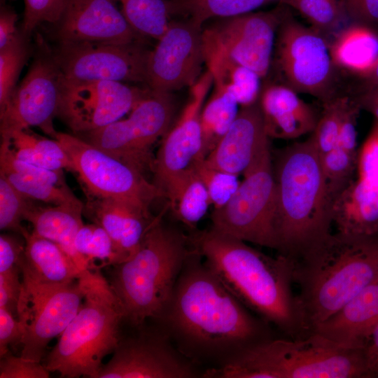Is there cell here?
I'll list each match as a JSON object with an SVG mask.
<instances>
[{"instance_id": "1", "label": "cell", "mask_w": 378, "mask_h": 378, "mask_svg": "<svg viewBox=\"0 0 378 378\" xmlns=\"http://www.w3.org/2000/svg\"><path fill=\"white\" fill-rule=\"evenodd\" d=\"M176 346L197 365L216 366L244 347L272 335L190 246L173 292L155 319Z\"/></svg>"}, {"instance_id": "2", "label": "cell", "mask_w": 378, "mask_h": 378, "mask_svg": "<svg viewBox=\"0 0 378 378\" xmlns=\"http://www.w3.org/2000/svg\"><path fill=\"white\" fill-rule=\"evenodd\" d=\"M188 239L206 267L248 309L284 336H306L293 291L291 259L270 256L211 227Z\"/></svg>"}, {"instance_id": "3", "label": "cell", "mask_w": 378, "mask_h": 378, "mask_svg": "<svg viewBox=\"0 0 378 378\" xmlns=\"http://www.w3.org/2000/svg\"><path fill=\"white\" fill-rule=\"evenodd\" d=\"M378 275V237L330 233L293 260V281L305 335Z\"/></svg>"}, {"instance_id": "4", "label": "cell", "mask_w": 378, "mask_h": 378, "mask_svg": "<svg viewBox=\"0 0 378 378\" xmlns=\"http://www.w3.org/2000/svg\"><path fill=\"white\" fill-rule=\"evenodd\" d=\"M275 161L276 251L294 260L331 233L332 202L311 136L279 150Z\"/></svg>"}, {"instance_id": "5", "label": "cell", "mask_w": 378, "mask_h": 378, "mask_svg": "<svg viewBox=\"0 0 378 378\" xmlns=\"http://www.w3.org/2000/svg\"><path fill=\"white\" fill-rule=\"evenodd\" d=\"M205 378H369L363 349L342 346L312 332L270 337L207 368Z\"/></svg>"}, {"instance_id": "6", "label": "cell", "mask_w": 378, "mask_h": 378, "mask_svg": "<svg viewBox=\"0 0 378 378\" xmlns=\"http://www.w3.org/2000/svg\"><path fill=\"white\" fill-rule=\"evenodd\" d=\"M190 251L188 237L158 217L137 251L110 267L108 280L124 320L140 326L167 304Z\"/></svg>"}, {"instance_id": "7", "label": "cell", "mask_w": 378, "mask_h": 378, "mask_svg": "<svg viewBox=\"0 0 378 378\" xmlns=\"http://www.w3.org/2000/svg\"><path fill=\"white\" fill-rule=\"evenodd\" d=\"M124 320L121 306L100 269L90 270L83 302L44 361L62 377L98 378L102 360L114 351Z\"/></svg>"}, {"instance_id": "8", "label": "cell", "mask_w": 378, "mask_h": 378, "mask_svg": "<svg viewBox=\"0 0 378 378\" xmlns=\"http://www.w3.org/2000/svg\"><path fill=\"white\" fill-rule=\"evenodd\" d=\"M230 200L211 214V228L256 245L277 250L274 230L276 182L270 145L243 174Z\"/></svg>"}, {"instance_id": "9", "label": "cell", "mask_w": 378, "mask_h": 378, "mask_svg": "<svg viewBox=\"0 0 378 378\" xmlns=\"http://www.w3.org/2000/svg\"><path fill=\"white\" fill-rule=\"evenodd\" d=\"M174 104L172 93L149 90L125 119L80 137L144 174L153 171L151 148L169 127Z\"/></svg>"}, {"instance_id": "10", "label": "cell", "mask_w": 378, "mask_h": 378, "mask_svg": "<svg viewBox=\"0 0 378 378\" xmlns=\"http://www.w3.org/2000/svg\"><path fill=\"white\" fill-rule=\"evenodd\" d=\"M90 270L68 284H45L22 274L18 319L24 326L20 356L41 362L48 344L59 336L78 312Z\"/></svg>"}, {"instance_id": "11", "label": "cell", "mask_w": 378, "mask_h": 378, "mask_svg": "<svg viewBox=\"0 0 378 378\" xmlns=\"http://www.w3.org/2000/svg\"><path fill=\"white\" fill-rule=\"evenodd\" d=\"M55 139L68 155L87 197L120 200L150 214V204L162 197L142 173L83 139L57 132Z\"/></svg>"}, {"instance_id": "12", "label": "cell", "mask_w": 378, "mask_h": 378, "mask_svg": "<svg viewBox=\"0 0 378 378\" xmlns=\"http://www.w3.org/2000/svg\"><path fill=\"white\" fill-rule=\"evenodd\" d=\"M35 42L28 71L0 112L1 141L31 127H39L55 139L57 134L53 119L57 115L62 74L43 37L38 34Z\"/></svg>"}, {"instance_id": "13", "label": "cell", "mask_w": 378, "mask_h": 378, "mask_svg": "<svg viewBox=\"0 0 378 378\" xmlns=\"http://www.w3.org/2000/svg\"><path fill=\"white\" fill-rule=\"evenodd\" d=\"M277 66L286 85L323 103L335 95L330 46L323 34L284 15L276 41Z\"/></svg>"}, {"instance_id": "14", "label": "cell", "mask_w": 378, "mask_h": 378, "mask_svg": "<svg viewBox=\"0 0 378 378\" xmlns=\"http://www.w3.org/2000/svg\"><path fill=\"white\" fill-rule=\"evenodd\" d=\"M53 57L65 78L111 80L146 85L150 50L144 42L127 44L77 42L56 43ZM147 87V86H146Z\"/></svg>"}, {"instance_id": "15", "label": "cell", "mask_w": 378, "mask_h": 378, "mask_svg": "<svg viewBox=\"0 0 378 378\" xmlns=\"http://www.w3.org/2000/svg\"><path fill=\"white\" fill-rule=\"evenodd\" d=\"M149 90L111 80H73L62 75L57 116L74 133H88L122 118Z\"/></svg>"}, {"instance_id": "16", "label": "cell", "mask_w": 378, "mask_h": 378, "mask_svg": "<svg viewBox=\"0 0 378 378\" xmlns=\"http://www.w3.org/2000/svg\"><path fill=\"white\" fill-rule=\"evenodd\" d=\"M203 27L190 18L171 22L150 50L147 88L171 93L196 83L204 63Z\"/></svg>"}, {"instance_id": "17", "label": "cell", "mask_w": 378, "mask_h": 378, "mask_svg": "<svg viewBox=\"0 0 378 378\" xmlns=\"http://www.w3.org/2000/svg\"><path fill=\"white\" fill-rule=\"evenodd\" d=\"M212 85V75L207 70L190 87L188 102L176 124L166 134L154 159L153 183L162 197H167L181 177L197 160L204 159L201 113Z\"/></svg>"}, {"instance_id": "18", "label": "cell", "mask_w": 378, "mask_h": 378, "mask_svg": "<svg viewBox=\"0 0 378 378\" xmlns=\"http://www.w3.org/2000/svg\"><path fill=\"white\" fill-rule=\"evenodd\" d=\"M284 15L281 9H275L220 18L203 27V39L262 78L270 69L276 33Z\"/></svg>"}, {"instance_id": "19", "label": "cell", "mask_w": 378, "mask_h": 378, "mask_svg": "<svg viewBox=\"0 0 378 378\" xmlns=\"http://www.w3.org/2000/svg\"><path fill=\"white\" fill-rule=\"evenodd\" d=\"M98 378H195L202 372L162 330L120 340Z\"/></svg>"}, {"instance_id": "20", "label": "cell", "mask_w": 378, "mask_h": 378, "mask_svg": "<svg viewBox=\"0 0 378 378\" xmlns=\"http://www.w3.org/2000/svg\"><path fill=\"white\" fill-rule=\"evenodd\" d=\"M57 43L144 42L125 18L117 0H66L59 20L50 25Z\"/></svg>"}, {"instance_id": "21", "label": "cell", "mask_w": 378, "mask_h": 378, "mask_svg": "<svg viewBox=\"0 0 378 378\" xmlns=\"http://www.w3.org/2000/svg\"><path fill=\"white\" fill-rule=\"evenodd\" d=\"M258 102L241 106L234 122L204 159L213 169L239 176L270 145Z\"/></svg>"}, {"instance_id": "22", "label": "cell", "mask_w": 378, "mask_h": 378, "mask_svg": "<svg viewBox=\"0 0 378 378\" xmlns=\"http://www.w3.org/2000/svg\"><path fill=\"white\" fill-rule=\"evenodd\" d=\"M377 327L378 275L312 332L344 347L363 349Z\"/></svg>"}, {"instance_id": "23", "label": "cell", "mask_w": 378, "mask_h": 378, "mask_svg": "<svg viewBox=\"0 0 378 378\" xmlns=\"http://www.w3.org/2000/svg\"><path fill=\"white\" fill-rule=\"evenodd\" d=\"M83 213L106 231L124 261L137 251L158 218L111 198L88 197Z\"/></svg>"}, {"instance_id": "24", "label": "cell", "mask_w": 378, "mask_h": 378, "mask_svg": "<svg viewBox=\"0 0 378 378\" xmlns=\"http://www.w3.org/2000/svg\"><path fill=\"white\" fill-rule=\"evenodd\" d=\"M259 105L268 136L295 139L312 133L319 115L286 85H270L260 93Z\"/></svg>"}, {"instance_id": "25", "label": "cell", "mask_w": 378, "mask_h": 378, "mask_svg": "<svg viewBox=\"0 0 378 378\" xmlns=\"http://www.w3.org/2000/svg\"><path fill=\"white\" fill-rule=\"evenodd\" d=\"M24 252L20 262L22 274L45 284H64L80 278V270L74 260L56 243L22 227Z\"/></svg>"}, {"instance_id": "26", "label": "cell", "mask_w": 378, "mask_h": 378, "mask_svg": "<svg viewBox=\"0 0 378 378\" xmlns=\"http://www.w3.org/2000/svg\"><path fill=\"white\" fill-rule=\"evenodd\" d=\"M332 220L337 232L378 237V189L354 179L333 201Z\"/></svg>"}, {"instance_id": "27", "label": "cell", "mask_w": 378, "mask_h": 378, "mask_svg": "<svg viewBox=\"0 0 378 378\" xmlns=\"http://www.w3.org/2000/svg\"><path fill=\"white\" fill-rule=\"evenodd\" d=\"M84 205H57L41 207L34 204L24 216L32 226L31 231L59 245L82 270H90L85 260L78 253L75 239L84 225Z\"/></svg>"}, {"instance_id": "28", "label": "cell", "mask_w": 378, "mask_h": 378, "mask_svg": "<svg viewBox=\"0 0 378 378\" xmlns=\"http://www.w3.org/2000/svg\"><path fill=\"white\" fill-rule=\"evenodd\" d=\"M204 63L212 75L214 88L231 95L241 106L258 102L260 79L253 71L237 64L220 49L203 40Z\"/></svg>"}, {"instance_id": "29", "label": "cell", "mask_w": 378, "mask_h": 378, "mask_svg": "<svg viewBox=\"0 0 378 378\" xmlns=\"http://www.w3.org/2000/svg\"><path fill=\"white\" fill-rule=\"evenodd\" d=\"M334 66L364 77L378 58V36L363 24L340 31L330 46Z\"/></svg>"}, {"instance_id": "30", "label": "cell", "mask_w": 378, "mask_h": 378, "mask_svg": "<svg viewBox=\"0 0 378 378\" xmlns=\"http://www.w3.org/2000/svg\"><path fill=\"white\" fill-rule=\"evenodd\" d=\"M6 144L18 159L51 170L73 172L71 162L57 139L33 132L30 128L14 132Z\"/></svg>"}, {"instance_id": "31", "label": "cell", "mask_w": 378, "mask_h": 378, "mask_svg": "<svg viewBox=\"0 0 378 378\" xmlns=\"http://www.w3.org/2000/svg\"><path fill=\"white\" fill-rule=\"evenodd\" d=\"M167 198L177 218L191 227L204 217L211 204L206 187L193 166L181 177Z\"/></svg>"}, {"instance_id": "32", "label": "cell", "mask_w": 378, "mask_h": 378, "mask_svg": "<svg viewBox=\"0 0 378 378\" xmlns=\"http://www.w3.org/2000/svg\"><path fill=\"white\" fill-rule=\"evenodd\" d=\"M130 26L144 38L157 41L172 20L170 0H117Z\"/></svg>"}, {"instance_id": "33", "label": "cell", "mask_w": 378, "mask_h": 378, "mask_svg": "<svg viewBox=\"0 0 378 378\" xmlns=\"http://www.w3.org/2000/svg\"><path fill=\"white\" fill-rule=\"evenodd\" d=\"M238 105L237 101L225 90L214 88L213 93L201 113L204 158L234 122L239 112Z\"/></svg>"}, {"instance_id": "34", "label": "cell", "mask_w": 378, "mask_h": 378, "mask_svg": "<svg viewBox=\"0 0 378 378\" xmlns=\"http://www.w3.org/2000/svg\"><path fill=\"white\" fill-rule=\"evenodd\" d=\"M272 0H170L172 17L190 18L204 25L211 19L253 11Z\"/></svg>"}, {"instance_id": "35", "label": "cell", "mask_w": 378, "mask_h": 378, "mask_svg": "<svg viewBox=\"0 0 378 378\" xmlns=\"http://www.w3.org/2000/svg\"><path fill=\"white\" fill-rule=\"evenodd\" d=\"M75 246L78 253L85 260L90 270L111 267L124 261L115 244L100 225L93 223L83 225L78 230Z\"/></svg>"}, {"instance_id": "36", "label": "cell", "mask_w": 378, "mask_h": 378, "mask_svg": "<svg viewBox=\"0 0 378 378\" xmlns=\"http://www.w3.org/2000/svg\"><path fill=\"white\" fill-rule=\"evenodd\" d=\"M34 48L30 39L22 31L10 43L0 49V112L7 105L17 86L22 69Z\"/></svg>"}, {"instance_id": "37", "label": "cell", "mask_w": 378, "mask_h": 378, "mask_svg": "<svg viewBox=\"0 0 378 378\" xmlns=\"http://www.w3.org/2000/svg\"><path fill=\"white\" fill-rule=\"evenodd\" d=\"M19 192L31 200H39L53 206L83 205L69 187H60L37 178L8 170H0Z\"/></svg>"}, {"instance_id": "38", "label": "cell", "mask_w": 378, "mask_h": 378, "mask_svg": "<svg viewBox=\"0 0 378 378\" xmlns=\"http://www.w3.org/2000/svg\"><path fill=\"white\" fill-rule=\"evenodd\" d=\"M357 157L337 146L320 155L326 188L332 202L354 179Z\"/></svg>"}, {"instance_id": "39", "label": "cell", "mask_w": 378, "mask_h": 378, "mask_svg": "<svg viewBox=\"0 0 378 378\" xmlns=\"http://www.w3.org/2000/svg\"><path fill=\"white\" fill-rule=\"evenodd\" d=\"M305 18L312 27L321 32L338 27L346 13L344 0H280Z\"/></svg>"}, {"instance_id": "40", "label": "cell", "mask_w": 378, "mask_h": 378, "mask_svg": "<svg viewBox=\"0 0 378 378\" xmlns=\"http://www.w3.org/2000/svg\"><path fill=\"white\" fill-rule=\"evenodd\" d=\"M349 98L335 96L323 103V112L310 136L320 155L336 147L342 114Z\"/></svg>"}, {"instance_id": "41", "label": "cell", "mask_w": 378, "mask_h": 378, "mask_svg": "<svg viewBox=\"0 0 378 378\" xmlns=\"http://www.w3.org/2000/svg\"><path fill=\"white\" fill-rule=\"evenodd\" d=\"M0 175V229L20 233L24 216L33 204Z\"/></svg>"}, {"instance_id": "42", "label": "cell", "mask_w": 378, "mask_h": 378, "mask_svg": "<svg viewBox=\"0 0 378 378\" xmlns=\"http://www.w3.org/2000/svg\"><path fill=\"white\" fill-rule=\"evenodd\" d=\"M193 167L204 183L214 209L225 205L240 184L239 176L211 168L204 164V159L197 160Z\"/></svg>"}, {"instance_id": "43", "label": "cell", "mask_w": 378, "mask_h": 378, "mask_svg": "<svg viewBox=\"0 0 378 378\" xmlns=\"http://www.w3.org/2000/svg\"><path fill=\"white\" fill-rule=\"evenodd\" d=\"M66 0H24V10L20 31L30 39L43 24L52 25L61 17Z\"/></svg>"}, {"instance_id": "44", "label": "cell", "mask_w": 378, "mask_h": 378, "mask_svg": "<svg viewBox=\"0 0 378 378\" xmlns=\"http://www.w3.org/2000/svg\"><path fill=\"white\" fill-rule=\"evenodd\" d=\"M0 170H8L44 180L60 187H68L63 171L41 167L17 158L6 144L0 146Z\"/></svg>"}, {"instance_id": "45", "label": "cell", "mask_w": 378, "mask_h": 378, "mask_svg": "<svg viewBox=\"0 0 378 378\" xmlns=\"http://www.w3.org/2000/svg\"><path fill=\"white\" fill-rule=\"evenodd\" d=\"M359 180L378 189V122L373 125L361 148L358 151L357 168Z\"/></svg>"}, {"instance_id": "46", "label": "cell", "mask_w": 378, "mask_h": 378, "mask_svg": "<svg viewBox=\"0 0 378 378\" xmlns=\"http://www.w3.org/2000/svg\"><path fill=\"white\" fill-rule=\"evenodd\" d=\"M50 372L41 362L13 355L1 356L0 378H48Z\"/></svg>"}, {"instance_id": "47", "label": "cell", "mask_w": 378, "mask_h": 378, "mask_svg": "<svg viewBox=\"0 0 378 378\" xmlns=\"http://www.w3.org/2000/svg\"><path fill=\"white\" fill-rule=\"evenodd\" d=\"M360 109L356 101L349 98L342 114L336 146L355 155L358 151L356 127Z\"/></svg>"}, {"instance_id": "48", "label": "cell", "mask_w": 378, "mask_h": 378, "mask_svg": "<svg viewBox=\"0 0 378 378\" xmlns=\"http://www.w3.org/2000/svg\"><path fill=\"white\" fill-rule=\"evenodd\" d=\"M21 274L20 266L0 273V308L6 309L18 318L22 288V279L20 278Z\"/></svg>"}, {"instance_id": "49", "label": "cell", "mask_w": 378, "mask_h": 378, "mask_svg": "<svg viewBox=\"0 0 378 378\" xmlns=\"http://www.w3.org/2000/svg\"><path fill=\"white\" fill-rule=\"evenodd\" d=\"M22 322L5 309L0 308V356L9 351V346L21 345L24 336Z\"/></svg>"}, {"instance_id": "50", "label": "cell", "mask_w": 378, "mask_h": 378, "mask_svg": "<svg viewBox=\"0 0 378 378\" xmlns=\"http://www.w3.org/2000/svg\"><path fill=\"white\" fill-rule=\"evenodd\" d=\"M24 252V240H19L11 234L0 236V273L9 271L20 262Z\"/></svg>"}, {"instance_id": "51", "label": "cell", "mask_w": 378, "mask_h": 378, "mask_svg": "<svg viewBox=\"0 0 378 378\" xmlns=\"http://www.w3.org/2000/svg\"><path fill=\"white\" fill-rule=\"evenodd\" d=\"M347 15L361 24L378 23V0H344Z\"/></svg>"}, {"instance_id": "52", "label": "cell", "mask_w": 378, "mask_h": 378, "mask_svg": "<svg viewBox=\"0 0 378 378\" xmlns=\"http://www.w3.org/2000/svg\"><path fill=\"white\" fill-rule=\"evenodd\" d=\"M18 15L13 8L1 4L0 9V49L15 38L21 32L17 27Z\"/></svg>"}, {"instance_id": "53", "label": "cell", "mask_w": 378, "mask_h": 378, "mask_svg": "<svg viewBox=\"0 0 378 378\" xmlns=\"http://www.w3.org/2000/svg\"><path fill=\"white\" fill-rule=\"evenodd\" d=\"M369 378H378V327L363 348Z\"/></svg>"}, {"instance_id": "54", "label": "cell", "mask_w": 378, "mask_h": 378, "mask_svg": "<svg viewBox=\"0 0 378 378\" xmlns=\"http://www.w3.org/2000/svg\"><path fill=\"white\" fill-rule=\"evenodd\" d=\"M355 100L360 108L370 112L378 122V85L370 86Z\"/></svg>"}, {"instance_id": "55", "label": "cell", "mask_w": 378, "mask_h": 378, "mask_svg": "<svg viewBox=\"0 0 378 378\" xmlns=\"http://www.w3.org/2000/svg\"><path fill=\"white\" fill-rule=\"evenodd\" d=\"M370 86L378 85V58L370 71L363 77Z\"/></svg>"}, {"instance_id": "56", "label": "cell", "mask_w": 378, "mask_h": 378, "mask_svg": "<svg viewBox=\"0 0 378 378\" xmlns=\"http://www.w3.org/2000/svg\"><path fill=\"white\" fill-rule=\"evenodd\" d=\"M6 0H1V4H4Z\"/></svg>"}]
</instances>
